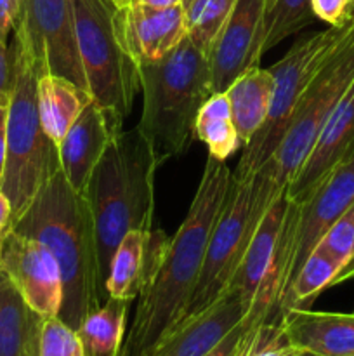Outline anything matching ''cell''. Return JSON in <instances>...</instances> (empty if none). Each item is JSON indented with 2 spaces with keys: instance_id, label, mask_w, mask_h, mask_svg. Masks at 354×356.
Here are the masks:
<instances>
[{
  "instance_id": "6da1fadb",
  "label": "cell",
  "mask_w": 354,
  "mask_h": 356,
  "mask_svg": "<svg viewBox=\"0 0 354 356\" xmlns=\"http://www.w3.org/2000/svg\"><path fill=\"white\" fill-rule=\"evenodd\" d=\"M233 170L226 160L208 155L183 225L170 238L155 277L137 298L135 315L124 343V356H148L186 316L200 278L205 250L222 207Z\"/></svg>"
},
{
  "instance_id": "7a4b0ae2",
  "label": "cell",
  "mask_w": 354,
  "mask_h": 356,
  "mask_svg": "<svg viewBox=\"0 0 354 356\" xmlns=\"http://www.w3.org/2000/svg\"><path fill=\"white\" fill-rule=\"evenodd\" d=\"M12 229L44 243L58 261L62 278L59 318L78 330L101 306L94 222L85 195L69 186L59 167L14 221Z\"/></svg>"
},
{
  "instance_id": "3957f363",
  "label": "cell",
  "mask_w": 354,
  "mask_h": 356,
  "mask_svg": "<svg viewBox=\"0 0 354 356\" xmlns=\"http://www.w3.org/2000/svg\"><path fill=\"white\" fill-rule=\"evenodd\" d=\"M156 169L148 141L134 127L111 139L90 176L83 195L94 222L101 305L108 301L106 280L118 243L128 232L153 228Z\"/></svg>"
},
{
  "instance_id": "277c9868",
  "label": "cell",
  "mask_w": 354,
  "mask_h": 356,
  "mask_svg": "<svg viewBox=\"0 0 354 356\" xmlns=\"http://www.w3.org/2000/svg\"><path fill=\"white\" fill-rule=\"evenodd\" d=\"M142 113L137 129L148 141L156 163L183 155L196 139L194 124L210 96L207 54L189 38L155 61L137 63Z\"/></svg>"
},
{
  "instance_id": "5b68a950",
  "label": "cell",
  "mask_w": 354,
  "mask_h": 356,
  "mask_svg": "<svg viewBox=\"0 0 354 356\" xmlns=\"http://www.w3.org/2000/svg\"><path fill=\"white\" fill-rule=\"evenodd\" d=\"M12 87L7 104V156L2 193L9 198L14 221L26 211L42 184L59 169L54 143L45 136L38 115V70L16 37L10 45Z\"/></svg>"
},
{
  "instance_id": "8992f818",
  "label": "cell",
  "mask_w": 354,
  "mask_h": 356,
  "mask_svg": "<svg viewBox=\"0 0 354 356\" xmlns=\"http://www.w3.org/2000/svg\"><path fill=\"white\" fill-rule=\"evenodd\" d=\"M283 190L287 188L276 179L269 160L245 179L231 177L228 193L212 226L200 278L184 318L207 309L229 291L233 275L257 225Z\"/></svg>"
},
{
  "instance_id": "52a82bcc",
  "label": "cell",
  "mask_w": 354,
  "mask_h": 356,
  "mask_svg": "<svg viewBox=\"0 0 354 356\" xmlns=\"http://www.w3.org/2000/svg\"><path fill=\"white\" fill-rule=\"evenodd\" d=\"M351 26L353 23L346 26H328L318 33L298 38L288 49L287 54L271 66L273 96H271L269 113L252 141L243 146L238 165L233 170L235 179H245L252 176L267 160L273 159L287 132L302 92Z\"/></svg>"
},
{
  "instance_id": "ba28073f",
  "label": "cell",
  "mask_w": 354,
  "mask_h": 356,
  "mask_svg": "<svg viewBox=\"0 0 354 356\" xmlns=\"http://www.w3.org/2000/svg\"><path fill=\"white\" fill-rule=\"evenodd\" d=\"M71 6L90 96L125 120L139 89V73L115 31L113 0H71Z\"/></svg>"
},
{
  "instance_id": "9c48e42d",
  "label": "cell",
  "mask_w": 354,
  "mask_h": 356,
  "mask_svg": "<svg viewBox=\"0 0 354 356\" xmlns=\"http://www.w3.org/2000/svg\"><path fill=\"white\" fill-rule=\"evenodd\" d=\"M353 82L354 24L305 87L292 115L287 132L276 153L269 160L273 163L274 176L285 188L307 159L323 125Z\"/></svg>"
},
{
  "instance_id": "30bf717a",
  "label": "cell",
  "mask_w": 354,
  "mask_h": 356,
  "mask_svg": "<svg viewBox=\"0 0 354 356\" xmlns=\"http://www.w3.org/2000/svg\"><path fill=\"white\" fill-rule=\"evenodd\" d=\"M353 204L354 149L339 165L333 167L332 172L319 183L307 200L302 204L294 200L288 202L278 256L281 299L319 238Z\"/></svg>"
},
{
  "instance_id": "8fae6325",
  "label": "cell",
  "mask_w": 354,
  "mask_h": 356,
  "mask_svg": "<svg viewBox=\"0 0 354 356\" xmlns=\"http://www.w3.org/2000/svg\"><path fill=\"white\" fill-rule=\"evenodd\" d=\"M14 37L28 49L38 75L62 76L89 92L76 45L71 0H24Z\"/></svg>"
},
{
  "instance_id": "7c38bea8",
  "label": "cell",
  "mask_w": 354,
  "mask_h": 356,
  "mask_svg": "<svg viewBox=\"0 0 354 356\" xmlns=\"http://www.w3.org/2000/svg\"><path fill=\"white\" fill-rule=\"evenodd\" d=\"M288 202L287 191L283 190L267 207L233 275L229 291H235L242 298L246 309L257 302L280 313L281 280L278 256Z\"/></svg>"
},
{
  "instance_id": "4fadbf2b",
  "label": "cell",
  "mask_w": 354,
  "mask_h": 356,
  "mask_svg": "<svg viewBox=\"0 0 354 356\" xmlns=\"http://www.w3.org/2000/svg\"><path fill=\"white\" fill-rule=\"evenodd\" d=\"M0 270L12 280L26 305L40 316H59L62 278L58 261L38 240L10 232L2 249Z\"/></svg>"
},
{
  "instance_id": "5bb4252c",
  "label": "cell",
  "mask_w": 354,
  "mask_h": 356,
  "mask_svg": "<svg viewBox=\"0 0 354 356\" xmlns=\"http://www.w3.org/2000/svg\"><path fill=\"white\" fill-rule=\"evenodd\" d=\"M113 23L135 65L163 58L187 37L180 6L153 9L134 0H113Z\"/></svg>"
},
{
  "instance_id": "9a60e30c",
  "label": "cell",
  "mask_w": 354,
  "mask_h": 356,
  "mask_svg": "<svg viewBox=\"0 0 354 356\" xmlns=\"http://www.w3.org/2000/svg\"><path fill=\"white\" fill-rule=\"evenodd\" d=\"M264 0H236L208 51L212 92H224L248 66L260 63Z\"/></svg>"
},
{
  "instance_id": "2e32d148",
  "label": "cell",
  "mask_w": 354,
  "mask_h": 356,
  "mask_svg": "<svg viewBox=\"0 0 354 356\" xmlns=\"http://www.w3.org/2000/svg\"><path fill=\"white\" fill-rule=\"evenodd\" d=\"M121 125L124 118L94 101L80 113L58 148L59 167L73 190L85 193L94 169Z\"/></svg>"
},
{
  "instance_id": "e0dca14e",
  "label": "cell",
  "mask_w": 354,
  "mask_h": 356,
  "mask_svg": "<svg viewBox=\"0 0 354 356\" xmlns=\"http://www.w3.org/2000/svg\"><path fill=\"white\" fill-rule=\"evenodd\" d=\"M354 149V82L337 103L323 125L314 146L298 172L287 184L290 200L302 204L312 191Z\"/></svg>"
},
{
  "instance_id": "ac0fdd59",
  "label": "cell",
  "mask_w": 354,
  "mask_h": 356,
  "mask_svg": "<svg viewBox=\"0 0 354 356\" xmlns=\"http://www.w3.org/2000/svg\"><path fill=\"white\" fill-rule=\"evenodd\" d=\"M246 312L242 298L228 291L207 309L180 320L148 356H205L245 318Z\"/></svg>"
},
{
  "instance_id": "d6986e66",
  "label": "cell",
  "mask_w": 354,
  "mask_h": 356,
  "mask_svg": "<svg viewBox=\"0 0 354 356\" xmlns=\"http://www.w3.org/2000/svg\"><path fill=\"white\" fill-rule=\"evenodd\" d=\"M170 238L162 229H134L118 243L106 280V298L132 302L155 277Z\"/></svg>"
},
{
  "instance_id": "ffe728a7",
  "label": "cell",
  "mask_w": 354,
  "mask_h": 356,
  "mask_svg": "<svg viewBox=\"0 0 354 356\" xmlns=\"http://www.w3.org/2000/svg\"><path fill=\"white\" fill-rule=\"evenodd\" d=\"M281 329L290 344L323 356L354 355V313L285 309Z\"/></svg>"
},
{
  "instance_id": "44dd1931",
  "label": "cell",
  "mask_w": 354,
  "mask_h": 356,
  "mask_svg": "<svg viewBox=\"0 0 354 356\" xmlns=\"http://www.w3.org/2000/svg\"><path fill=\"white\" fill-rule=\"evenodd\" d=\"M242 146L248 145L266 122L273 96V73L259 65L243 70L224 90Z\"/></svg>"
},
{
  "instance_id": "7402d4cb",
  "label": "cell",
  "mask_w": 354,
  "mask_h": 356,
  "mask_svg": "<svg viewBox=\"0 0 354 356\" xmlns=\"http://www.w3.org/2000/svg\"><path fill=\"white\" fill-rule=\"evenodd\" d=\"M37 101L42 129L56 148H59L76 118L94 99L71 80L56 75H38Z\"/></svg>"
},
{
  "instance_id": "603a6c76",
  "label": "cell",
  "mask_w": 354,
  "mask_h": 356,
  "mask_svg": "<svg viewBox=\"0 0 354 356\" xmlns=\"http://www.w3.org/2000/svg\"><path fill=\"white\" fill-rule=\"evenodd\" d=\"M42 318L0 270V356H37Z\"/></svg>"
},
{
  "instance_id": "cb8c5ba5",
  "label": "cell",
  "mask_w": 354,
  "mask_h": 356,
  "mask_svg": "<svg viewBox=\"0 0 354 356\" xmlns=\"http://www.w3.org/2000/svg\"><path fill=\"white\" fill-rule=\"evenodd\" d=\"M130 302L108 299L94 309L80 329L83 356H124L125 323Z\"/></svg>"
},
{
  "instance_id": "d4e9b609",
  "label": "cell",
  "mask_w": 354,
  "mask_h": 356,
  "mask_svg": "<svg viewBox=\"0 0 354 356\" xmlns=\"http://www.w3.org/2000/svg\"><path fill=\"white\" fill-rule=\"evenodd\" d=\"M339 284H342L340 264L325 249L316 245L285 291L280 315L285 309H309L326 289Z\"/></svg>"
},
{
  "instance_id": "484cf974",
  "label": "cell",
  "mask_w": 354,
  "mask_h": 356,
  "mask_svg": "<svg viewBox=\"0 0 354 356\" xmlns=\"http://www.w3.org/2000/svg\"><path fill=\"white\" fill-rule=\"evenodd\" d=\"M196 139L208 148V155L228 160L239 148L238 131L233 122L231 104L226 92H214L201 104L194 124Z\"/></svg>"
},
{
  "instance_id": "4316f807",
  "label": "cell",
  "mask_w": 354,
  "mask_h": 356,
  "mask_svg": "<svg viewBox=\"0 0 354 356\" xmlns=\"http://www.w3.org/2000/svg\"><path fill=\"white\" fill-rule=\"evenodd\" d=\"M314 19L311 0H264L260 58Z\"/></svg>"
},
{
  "instance_id": "83f0119b",
  "label": "cell",
  "mask_w": 354,
  "mask_h": 356,
  "mask_svg": "<svg viewBox=\"0 0 354 356\" xmlns=\"http://www.w3.org/2000/svg\"><path fill=\"white\" fill-rule=\"evenodd\" d=\"M236 0H183L187 38L208 56Z\"/></svg>"
},
{
  "instance_id": "f1b7e54d",
  "label": "cell",
  "mask_w": 354,
  "mask_h": 356,
  "mask_svg": "<svg viewBox=\"0 0 354 356\" xmlns=\"http://www.w3.org/2000/svg\"><path fill=\"white\" fill-rule=\"evenodd\" d=\"M340 264V282L354 280V204L316 243Z\"/></svg>"
},
{
  "instance_id": "f546056e",
  "label": "cell",
  "mask_w": 354,
  "mask_h": 356,
  "mask_svg": "<svg viewBox=\"0 0 354 356\" xmlns=\"http://www.w3.org/2000/svg\"><path fill=\"white\" fill-rule=\"evenodd\" d=\"M37 356H83L78 332L59 316L42 318Z\"/></svg>"
},
{
  "instance_id": "4dcf8cb0",
  "label": "cell",
  "mask_w": 354,
  "mask_h": 356,
  "mask_svg": "<svg viewBox=\"0 0 354 356\" xmlns=\"http://www.w3.org/2000/svg\"><path fill=\"white\" fill-rule=\"evenodd\" d=\"M257 320H269L264 315L255 312H248L245 315V318L217 344L212 351H208L205 356H242L243 350L246 346V339H248L250 327Z\"/></svg>"
},
{
  "instance_id": "1f68e13d",
  "label": "cell",
  "mask_w": 354,
  "mask_h": 356,
  "mask_svg": "<svg viewBox=\"0 0 354 356\" xmlns=\"http://www.w3.org/2000/svg\"><path fill=\"white\" fill-rule=\"evenodd\" d=\"M311 9L314 17L325 21L330 26L349 24L347 19L349 0H311Z\"/></svg>"
},
{
  "instance_id": "d6a6232c",
  "label": "cell",
  "mask_w": 354,
  "mask_h": 356,
  "mask_svg": "<svg viewBox=\"0 0 354 356\" xmlns=\"http://www.w3.org/2000/svg\"><path fill=\"white\" fill-rule=\"evenodd\" d=\"M24 0H0V40L7 42L23 13Z\"/></svg>"
},
{
  "instance_id": "836d02e7",
  "label": "cell",
  "mask_w": 354,
  "mask_h": 356,
  "mask_svg": "<svg viewBox=\"0 0 354 356\" xmlns=\"http://www.w3.org/2000/svg\"><path fill=\"white\" fill-rule=\"evenodd\" d=\"M10 87H12V63L7 42L0 40V106L9 104Z\"/></svg>"
},
{
  "instance_id": "e575fe53",
  "label": "cell",
  "mask_w": 354,
  "mask_h": 356,
  "mask_svg": "<svg viewBox=\"0 0 354 356\" xmlns=\"http://www.w3.org/2000/svg\"><path fill=\"white\" fill-rule=\"evenodd\" d=\"M14 228V216L10 202L6 195L0 191V259H2V249L6 243L7 236Z\"/></svg>"
},
{
  "instance_id": "d590c367",
  "label": "cell",
  "mask_w": 354,
  "mask_h": 356,
  "mask_svg": "<svg viewBox=\"0 0 354 356\" xmlns=\"http://www.w3.org/2000/svg\"><path fill=\"white\" fill-rule=\"evenodd\" d=\"M7 104L0 106V191H2L3 170H6V156H7Z\"/></svg>"
},
{
  "instance_id": "8d00e7d4",
  "label": "cell",
  "mask_w": 354,
  "mask_h": 356,
  "mask_svg": "<svg viewBox=\"0 0 354 356\" xmlns=\"http://www.w3.org/2000/svg\"><path fill=\"white\" fill-rule=\"evenodd\" d=\"M134 2L144 3V6L153 7V9H169V7L180 6L183 0H134Z\"/></svg>"
},
{
  "instance_id": "74e56055",
  "label": "cell",
  "mask_w": 354,
  "mask_h": 356,
  "mask_svg": "<svg viewBox=\"0 0 354 356\" xmlns=\"http://www.w3.org/2000/svg\"><path fill=\"white\" fill-rule=\"evenodd\" d=\"M347 19L354 24V0H349V10H347Z\"/></svg>"
},
{
  "instance_id": "f35d334b",
  "label": "cell",
  "mask_w": 354,
  "mask_h": 356,
  "mask_svg": "<svg viewBox=\"0 0 354 356\" xmlns=\"http://www.w3.org/2000/svg\"><path fill=\"white\" fill-rule=\"evenodd\" d=\"M297 356H323V355L312 353V351H307V350H301V351H298Z\"/></svg>"
},
{
  "instance_id": "ab89813d",
  "label": "cell",
  "mask_w": 354,
  "mask_h": 356,
  "mask_svg": "<svg viewBox=\"0 0 354 356\" xmlns=\"http://www.w3.org/2000/svg\"><path fill=\"white\" fill-rule=\"evenodd\" d=\"M353 356H354V355H353Z\"/></svg>"
}]
</instances>
